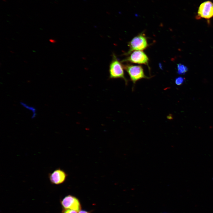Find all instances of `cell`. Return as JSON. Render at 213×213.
<instances>
[{
  "instance_id": "obj_1",
  "label": "cell",
  "mask_w": 213,
  "mask_h": 213,
  "mask_svg": "<svg viewBox=\"0 0 213 213\" xmlns=\"http://www.w3.org/2000/svg\"><path fill=\"white\" fill-rule=\"evenodd\" d=\"M123 65L120 62L114 54L109 66V78L111 79L121 78L125 81L126 85L128 80L125 77Z\"/></svg>"
},
{
  "instance_id": "obj_2",
  "label": "cell",
  "mask_w": 213,
  "mask_h": 213,
  "mask_svg": "<svg viewBox=\"0 0 213 213\" xmlns=\"http://www.w3.org/2000/svg\"><path fill=\"white\" fill-rule=\"evenodd\" d=\"M123 67L133 84H135L137 81L141 79L149 78L145 75L143 68L141 66L127 64L124 65Z\"/></svg>"
},
{
  "instance_id": "obj_3",
  "label": "cell",
  "mask_w": 213,
  "mask_h": 213,
  "mask_svg": "<svg viewBox=\"0 0 213 213\" xmlns=\"http://www.w3.org/2000/svg\"><path fill=\"white\" fill-rule=\"evenodd\" d=\"M146 38L142 34L135 36L128 43V46L130 49L127 54H129L131 52L135 51H142L145 49L148 46Z\"/></svg>"
},
{
  "instance_id": "obj_4",
  "label": "cell",
  "mask_w": 213,
  "mask_h": 213,
  "mask_svg": "<svg viewBox=\"0 0 213 213\" xmlns=\"http://www.w3.org/2000/svg\"><path fill=\"white\" fill-rule=\"evenodd\" d=\"M213 17V3L209 1L201 3L199 7L197 19L204 18L209 19Z\"/></svg>"
},
{
  "instance_id": "obj_5",
  "label": "cell",
  "mask_w": 213,
  "mask_h": 213,
  "mask_svg": "<svg viewBox=\"0 0 213 213\" xmlns=\"http://www.w3.org/2000/svg\"><path fill=\"white\" fill-rule=\"evenodd\" d=\"M68 175L60 168H56L52 172L49 173L48 177L50 183L53 185H59L64 183Z\"/></svg>"
},
{
  "instance_id": "obj_6",
  "label": "cell",
  "mask_w": 213,
  "mask_h": 213,
  "mask_svg": "<svg viewBox=\"0 0 213 213\" xmlns=\"http://www.w3.org/2000/svg\"><path fill=\"white\" fill-rule=\"evenodd\" d=\"M149 59L142 51H135L129 56L122 60V62H129L132 63L148 65Z\"/></svg>"
},
{
  "instance_id": "obj_7",
  "label": "cell",
  "mask_w": 213,
  "mask_h": 213,
  "mask_svg": "<svg viewBox=\"0 0 213 213\" xmlns=\"http://www.w3.org/2000/svg\"><path fill=\"white\" fill-rule=\"evenodd\" d=\"M61 204L65 209H69L79 212L81 207L78 200L75 197L71 195L65 196L62 200Z\"/></svg>"
},
{
  "instance_id": "obj_8",
  "label": "cell",
  "mask_w": 213,
  "mask_h": 213,
  "mask_svg": "<svg viewBox=\"0 0 213 213\" xmlns=\"http://www.w3.org/2000/svg\"><path fill=\"white\" fill-rule=\"evenodd\" d=\"M188 71L187 67L181 63L177 64V73L178 74L184 75Z\"/></svg>"
},
{
  "instance_id": "obj_9",
  "label": "cell",
  "mask_w": 213,
  "mask_h": 213,
  "mask_svg": "<svg viewBox=\"0 0 213 213\" xmlns=\"http://www.w3.org/2000/svg\"><path fill=\"white\" fill-rule=\"evenodd\" d=\"M185 78L182 77H179L175 79V83L176 85H182L184 82Z\"/></svg>"
},
{
  "instance_id": "obj_10",
  "label": "cell",
  "mask_w": 213,
  "mask_h": 213,
  "mask_svg": "<svg viewBox=\"0 0 213 213\" xmlns=\"http://www.w3.org/2000/svg\"><path fill=\"white\" fill-rule=\"evenodd\" d=\"M77 211L73 210L65 209L63 211L62 213H77Z\"/></svg>"
},
{
  "instance_id": "obj_11",
  "label": "cell",
  "mask_w": 213,
  "mask_h": 213,
  "mask_svg": "<svg viewBox=\"0 0 213 213\" xmlns=\"http://www.w3.org/2000/svg\"><path fill=\"white\" fill-rule=\"evenodd\" d=\"M49 41L52 43H55L56 42V40L53 39H50L49 40Z\"/></svg>"
},
{
  "instance_id": "obj_12",
  "label": "cell",
  "mask_w": 213,
  "mask_h": 213,
  "mask_svg": "<svg viewBox=\"0 0 213 213\" xmlns=\"http://www.w3.org/2000/svg\"><path fill=\"white\" fill-rule=\"evenodd\" d=\"M78 213H89L88 212L84 210H81Z\"/></svg>"
}]
</instances>
